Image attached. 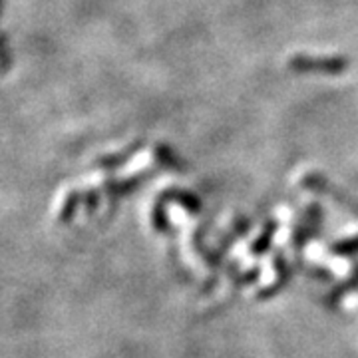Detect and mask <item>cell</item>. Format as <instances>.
<instances>
[{"instance_id":"1","label":"cell","mask_w":358,"mask_h":358,"mask_svg":"<svg viewBox=\"0 0 358 358\" xmlns=\"http://www.w3.org/2000/svg\"><path fill=\"white\" fill-rule=\"evenodd\" d=\"M289 70L299 74H343L348 70V60L343 56H305L289 58Z\"/></svg>"},{"instance_id":"2","label":"cell","mask_w":358,"mask_h":358,"mask_svg":"<svg viewBox=\"0 0 358 358\" xmlns=\"http://www.w3.org/2000/svg\"><path fill=\"white\" fill-rule=\"evenodd\" d=\"M141 148H143V141H134L131 145H129L126 152H122V154H115L110 155V157H102L100 162H98V166L102 167H117L122 166V164H126L131 155L136 154V152H140Z\"/></svg>"},{"instance_id":"3","label":"cell","mask_w":358,"mask_h":358,"mask_svg":"<svg viewBox=\"0 0 358 358\" xmlns=\"http://www.w3.org/2000/svg\"><path fill=\"white\" fill-rule=\"evenodd\" d=\"M155 155H157L164 164H167V166H179L176 154H173L169 148H166V145H157V148H155Z\"/></svg>"},{"instance_id":"4","label":"cell","mask_w":358,"mask_h":358,"mask_svg":"<svg viewBox=\"0 0 358 358\" xmlns=\"http://www.w3.org/2000/svg\"><path fill=\"white\" fill-rule=\"evenodd\" d=\"M8 62H10V56H6V36L0 34V68L6 70V66H10Z\"/></svg>"}]
</instances>
